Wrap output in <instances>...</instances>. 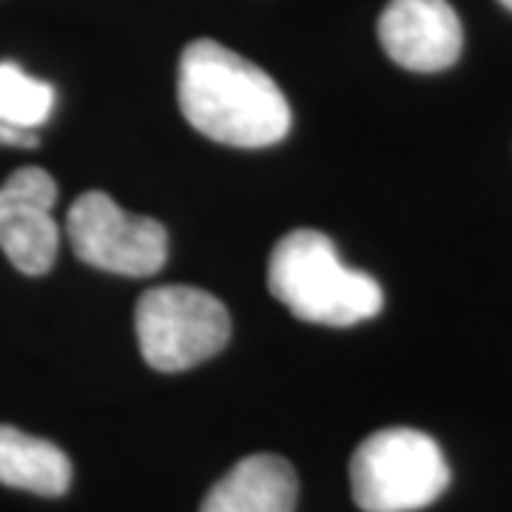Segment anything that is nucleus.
Instances as JSON below:
<instances>
[{
	"instance_id": "f257e3e1",
	"label": "nucleus",
	"mask_w": 512,
	"mask_h": 512,
	"mask_svg": "<svg viewBox=\"0 0 512 512\" xmlns=\"http://www.w3.org/2000/svg\"><path fill=\"white\" fill-rule=\"evenodd\" d=\"M177 100L185 120L222 146L265 148L291 131V106L274 77L208 37L180 55Z\"/></svg>"
},
{
	"instance_id": "f03ea898",
	"label": "nucleus",
	"mask_w": 512,
	"mask_h": 512,
	"mask_svg": "<svg viewBox=\"0 0 512 512\" xmlns=\"http://www.w3.org/2000/svg\"><path fill=\"white\" fill-rule=\"evenodd\" d=\"M268 288L296 316L313 325L350 328L379 316L382 285L365 271L348 268L333 239L313 228L291 231L268 259Z\"/></svg>"
},
{
	"instance_id": "7ed1b4c3",
	"label": "nucleus",
	"mask_w": 512,
	"mask_h": 512,
	"mask_svg": "<svg viewBox=\"0 0 512 512\" xmlns=\"http://www.w3.org/2000/svg\"><path fill=\"white\" fill-rule=\"evenodd\" d=\"M450 487L439 441L413 427L367 436L350 458V493L365 512H416Z\"/></svg>"
},
{
	"instance_id": "20e7f679",
	"label": "nucleus",
	"mask_w": 512,
	"mask_h": 512,
	"mask_svg": "<svg viewBox=\"0 0 512 512\" xmlns=\"http://www.w3.org/2000/svg\"><path fill=\"white\" fill-rule=\"evenodd\" d=\"M140 353L160 373H180L214 359L231 339V316L217 296L194 285H160L134 311Z\"/></svg>"
},
{
	"instance_id": "39448f33",
	"label": "nucleus",
	"mask_w": 512,
	"mask_h": 512,
	"mask_svg": "<svg viewBox=\"0 0 512 512\" xmlns=\"http://www.w3.org/2000/svg\"><path fill=\"white\" fill-rule=\"evenodd\" d=\"M72 251L86 265L123 276L157 274L168 259V234L157 220L123 211L106 191H86L66 214Z\"/></svg>"
},
{
	"instance_id": "423d86ee",
	"label": "nucleus",
	"mask_w": 512,
	"mask_h": 512,
	"mask_svg": "<svg viewBox=\"0 0 512 512\" xmlns=\"http://www.w3.org/2000/svg\"><path fill=\"white\" fill-rule=\"evenodd\" d=\"M55 202L57 183L37 165H23L0 185V251L20 274L40 276L55 265L60 248Z\"/></svg>"
},
{
	"instance_id": "0eeeda50",
	"label": "nucleus",
	"mask_w": 512,
	"mask_h": 512,
	"mask_svg": "<svg viewBox=\"0 0 512 512\" xmlns=\"http://www.w3.org/2000/svg\"><path fill=\"white\" fill-rule=\"evenodd\" d=\"M379 43L407 72L433 74L456 63L464 29L447 0H390L379 18Z\"/></svg>"
},
{
	"instance_id": "6e6552de",
	"label": "nucleus",
	"mask_w": 512,
	"mask_h": 512,
	"mask_svg": "<svg viewBox=\"0 0 512 512\" xmlns=\"http://www.w3.org/2000/svg\"><path fill=\"white\" fill-rule=\"evenodd\" d=\"M299 481L285 458H242L202 498L200 512H293Z\"/></svg>"
},
{
	"instance_id": "1a4fd4ad",
	"label": "nucleus",
	"mask_w": 512,
	"mask_h": 512,
	"mask_svg": "<svg viewBox=\"0 0 512 512\" xmlns=\"http://www.w3.org/2000/svg\"><path fill=\"white\" fill-rule=\"evenodd\" d=\"M0 484L35 495H63L72 484V461L52 441L0 424Z\"/></svg>"
},
{
	"instance_id": "9d476101",
	"label": "nucleus",
	"mask_w": 512,
	"mask_h": 512,
	"mask_svg": "<svg viewBox=\"0 0 512 512\" xmlns=\"http://www.w3.org/2000/svg\"><path fill=\"white\" fill-rule=\"evenodd\" d=\"M55 111V86L32 77L18 63H0V123L20 131H35Z\"/></svg>"
},
{
	"instance_id": "9b49d317",
	"label": "nucleus",
	"mask_w": 512,
	"mask_h": 512,
	"mask_svg": "<svg viewBox=\"0 0 512 512\" xmlns=\"http://www.w3.org/2000/svg\"><path fill=\"white\" fill-rule=\"evenodd\" d=\"M40 137L35 131H20V128H9L0 123V146L9 148H37Z\"/></svg>"
},
{
	"instance_id": "f8f14e48",
	"label": "nucleus",
	"mask_w": 512,
	"mask_h": 512,
	"mask_svg": "<svg viewBox=\"0 0 512 512\" xmlns=\"http://www.w3.org/2000/svg\"><path fill=\"white\" fill-rule=\"evenodd\" d=\"M498 3H501L504 9H510V12H512V0H498Z\"/></svg>"
}]
</instances>
